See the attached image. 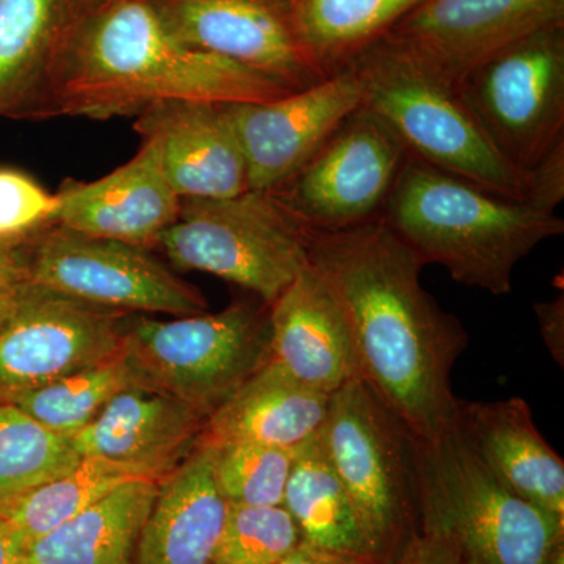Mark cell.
Returning <instances> with one entry per match:
<instances>
[{
  "mask_svg": "<svg viewBox=\"0 0 564 564\" xmlns=\"http://www.w3.org/2000/svg\"><path fill=\"white\" fill-rule=\"evenodd\" d=\"M536 313L541 336L552 358L560 367L564 366V295L560 293L551 302L536 303Z\"/></svg>",
  "mask_w": 564,
  "mask_h": 564,
  "instance_id": "cell-33",
  "label": "cell"
},
{
  "mask_svg": "<svg viewBox=\"0 0 564 564\" xmlns=\"http://www.w3.org/2000/svg\"><path fill=\"white\" fill-rule=\"evenodd\" d=\"M161 481L137 478L32 541L22 564H131Z\"/></svg>",
  "mask_w": 564,
  "mask_h": 564,
  "instance_id": "cell-24",
  "label": "cell"
},
{
  "mask_svg": "<svg viewBox=\"0 0 564 564\" xmlns=\"http://www.w3.org/2000/svg\"><path fill=\"white\" fill-rule=\"evenodd\" d=\"M80 458L70 437L0 402V508L68 473Z\"/></svg>",
  "mask_w": 564,
  "mask_h": 564,
  "instance_id": "cell-29",
  "label": "cell"
},
{
  "mask_svg": "<svg viewBox=\"0 0 564 564\" xmlns=\"http://www.w3.org/2000/svg\"><path fill=\"white\" fill-rule=\"evenodd\" d=\"M306 232L310 263L350 328L358 377L419 441L458 423L452 370L469 345L462 321L423 289V263L383 218Z\"/></svg>",
  "mask_w": 564,
  "mask_h": 564,
  "instance_id": "cell-1",
  "label": "cell"
},
{
  "mask_svg": "<svg viewBox=\"0 0 564 564\" xmlns=\"http://www.w3.org/2000/svg\"><path fill=\"white\" fill-rule=\"evenodd\" d=\"M122 355L137 383L187 403L207 419L272 359L270 306L236 302L220 313L159 321L129 314Z\"/></svg>",
  "mask_w": 564,
  "mask_h": 564,
  "instance_id": "cell-7",
  "label": "cell"
},
{
  "mask_svg": "<svg viewBox=\"0 0 564 564\" xmlns=\"http://www.w3.org/2000/svg\"><path fill=\"white\" fill-rule=\"evenodd\" d=\"M158 247L181 270L232 282L267 306L310 265L306 232L269 193L182 199Z\"/></svg>",
  "mask_w": 564,
  "mask_h": 564,
  "instance_id": "cell-8",
  "label": "cell"
},
{
  "mask_svg": "<svg viewBox=\"0 0 564 564\" xmlns=\"http://www.w3.org/2000/svg\"><path fill=\"white\" fill-rule=\"evenodd\" d=\"M128 315L25 284L0 326V402L120 355Z\"/></svg>",
  "mask_w": 564,
  "mask_h": 564,
  "instance_id": "cell-12",
  "label": "cell"
},
{
  "mask_svg": "<svg viewBox=\"0 0 564 564\" xmlns=\"http://www.w3.org/2000/svg\"><path fill=\"white\" fill-rule=\"evenodd\" d=\"M421 443V532L462 564H547L564 522L489 469L459 423Z\"/></svg>",
  "mask_w": 564,
  "mask_h": 564,
  "instance_id": "cell-5",
  "label": "cell"
},
{
  "mask_svg": "<svg viewBox=\"0 0 564 564\" xmlns=\"http://www.w3.org/2000/svg\"><path fill=\"white\" fill-rule=\"evenodd\" d=\"M29 284L28 243H0V292Z\"/></svg>",
  "mask_w": 564,
  "mask_h": 564,
  "instance_id": "cell-34",
  "label": "cell"
},
{
  "mask_svg": "<svg viewBox=\"0 0 564 564\" xmlns=\"http://www.w3.org/2000/svg\"><path fill=\"white\" fill-rule=\"evenodd\" d=\"M228 502L214 478L212 448L198 445L163 478L131 564H212Z\"/></svg>",
  "mask_w": 564,
  "mask_h": 564,
  "instance_id": "cell-22",
  "label": "cell"
},
{
  "mask_svg": "<svg viewBox=\"0 0 564 564\" xmlns=\"http://www.w3.org/2000/svg\"><path fill=\"white\" fill-rule=\"evenodd\" d=\"M459 426L511 491L564 522V462L521 397L459 404Z\"/></svg>",
  "mask_w": 564,
  "mask_h": 564,
  "instance_id": "cell-20",
  "label": "cell"
},
{
  "mask_svg": "<svg viewBox=\"0 0 564 564\" xmlns=\"http://www.w3.org/2000/svg\"><path fill=\"white\" fill-rule=\"evenodd\" d=\"M80 0H0V120L40 121Z\"/></svg>",
  "mask_w": 564,
  "mask_h": 564,
  "instance_id": "cell-23",
  "label": "cell"
},
{
  "mask_svg": "<svg viewBox=\"0 0 564 564\" xmlns=\"http://www.w3.org/2000/svg\"><path fill=\"white\" fill-rule=\"evenodd\" d=\"M210 448L215 484L226 502L259 507L284 502L295 452L250 443Z\"/></svg>",
  "mask_w": 564,
  "mask_h": 564,
  "instance_id": "cell-30",
  "label": "cell"
},
{
  "mask_svg": "<svg viewBox=\"0 0 564 564\" xmlns=\"http://www.w3.org/2000/svg\"><path fill=\"white\" fill-rule=\"evenodd\" d=\"M170 32L192 50L217 55L288 90L318 74L293 29L289 0H151Z\"/></svg>",
  "mask_w": 564,
  "mask_h": 564,
  "instance_id": "cell-13",
  "label": "cell"
},
{
  "mask_svg": "<svg viewBox=\"0 0 564 564\" xmlns=\"http://www.w3.org/2000/svg\"><path fill=\"white\" fill-rule=\"evenodd\" d=\"M137 478L141 477L118 464L98 456H82L68 473L0 508V518L21 534L25 544H31L87 510L118 486Z\"/></svg>",
  "mask_w": 564,
  "mask_h": 564,
  "instance_id": "cell-27",
  "label": "cell"
},
{
  "mask_svg": "<svg viewBox=\"0 0 564 564\" xmlns=\"http://www.w3.org/2000/svg\"><path fill=\"white\" fill-rule=\"evenodd\" d=\"M408 154L389 124L361 106L269 195L304 231H345L381 217Z\"/></svg>",
  "mask_w": 564,
  "mask_h": 564,
  "instance_id": "cell-10",
  "label": "cell"
},
{
  "mask_svg": "<svg viewBox=\"0 0 564 564\" xmlns=\"http://www.w3.org/2000/svg\"><path fill=\"white\" fill-rule=\"evenodd\" d=\"M302 541L284 505L228 503L212 564H276Z\"/></svg>",
  "mask_w": 564,
  "mask_h": 564,
  "instance_id": "cell-31",
  "label": "cell"
},
{
  "mask_svg": "<svg viewBox=\"0 0 564 564\" xmlns=\"http://www.w3.org/2000/svg\"><path fill=\"white\" fill-rule=\"evenodd\" d=\"M547 564H564L563 541H560V543L555 545L554 551L549 555Z\"/></svg>",
  "mask_w": 564,
  "mask_h": 564,
  "instance_id": "cell-39",
  "label": "cell"
},
{
  "mask_svg": "<svg viewBox=\"0 0 564 564\" xmlns=\"http://www.w3.org/2000/svg\"><path fill=\"white\" fill-rule=\"evenodd\" d=\"M564 25V0H422L389 36L455 85L516 41Z\"/></svg>",
  "mask_w": 564,
  "mask_h": 564,
  "instance_id": "cell-15",
  "label": "cell"
},
{
  "mask_svg": "<svg viewBox=\"0 0 564 564\" xmlns=\"http://www.w3.org/2000/svg\"><path fill=\"white\" fill-rule=\"evenodd\" d=\"M122 351L9 400L52 432L73 437L90 425L122 389L135 384Z\"/></svg>",
  "mask_w": 564,
  "mask_h": 564,
  "instance_id": "cell-28",
  "label": "cell"
},
{
  "mask_svg": "<svg viewBox=\"0 0 564 564\" xmlns=\"http://www.w3.org/2000/svg\"><path fill=\"white\" fill-rule=\"evenodd\" d=\"M399 564H462V562L447 545L421 534L408 545Z\"/></svg>",
  "mask_w": 564,
  "mask_h": 564,
  "instance_id": "cell-35",
  "label": "cell"
},
{
  "mask_svg": "<svg viewBox=\"0 0 564 564\" xmlns=\"http://www.w3.org/2000/svg\"><path fill=\"white\" fill-rule=\"evenodd\" d=\"M422 0H289L296 39L322 77L383 40Z\"/></svg>",
  "mask_w": 564,
  "mask_h": 564,
  "instance_id": "cell-26",
  "label": "cell"
},
{
  "mask_svg": "<svg viewBox=\"0 0 564 564\" xmlns=\"http://www.w3.org/2000/svg\"><path fill=\"white\" fill-rule=\"evenodd\" d=\"M362 101L361 77L348 65L272 101L229 104L247 162L248 191L270 193L284 184Z\"/></svg>",
  "mask_w": 564,
  "mask_h": 564,
  "instance_id": "cell-14",
  "label": "cell"
},
{
  "mask_svg": "<svg viewBox=\"0 0 564 564\" xmlns=\"http://www.w3.org/2000/svg\"><path fill=\"white\" fill-rule=\"evenodd\" d=\"M57 196L54 225L147 250L158 247L176 221L182 202L163 172L158 148L148 140L120 169L101 180L66 181Z\"/></svg>",
  "mask_w": 564,
  "mask_h": 564,
  "instance_id": "cell-16",
  "label": "cell"
},
{
  "mask_svg": "<svg viewBox=\"0 0 564 564\" xmlns=\"http://www.w3.org/2000/svg\"><path fill=\"white\" fill-rule=\"evenodd\" d=\"M500 158L524 173L564 155V25L516 41L456 84Z\"/></svg>",
  "mask_w": 564,
  "mask_h": 564,
  "instance_id": "cell-9",
  "label": "cell"
},
{
  "mask_svg": "<svg viewBox=\"0 0 564 564\" xmlns=\"http://www.w3.org/2000/svg\"><path fill=\"white\" fill-rule=\"evenodd\" d=\"M282 505L295 519L303 543L373 562L361 522L322 434L295 451Z\"/></svg>",
  "mask_w": 564,
  "mask_h": 564,
  "instance_id": "cell-25",
  "label": "cell"
},
{
  "mask_svg": "<svg viewBox=\"0 0 564 564\" xmlns=\"http://www.w3.org/2000/svg\"><path fill=\"white\" fill-rule=\"evenodd\" d=\"M288 93L269 77L182 43L151 0H91L80 3L40 121L137 118L159 102H267Z\"/></svg>",
  "mask_w": 564,
  "mask_h": 564,
  "instance_id": "cell-2",
  "label": "cell"
},
{
  "mask_svg": "<svg viewBox=\"0 0 564 564\" xmlns=\"http://www.w3.org/2000/svg\"><path fill=\"white\" fill-rule=\"evenodd\" d=\"M276 564H377L370 560L358 556L336 554V552L323 551L307 543H300Z\"/></svg>",
  "mask_w": 564,
  "mask_h": 564,
  "instance_id": "cell-36",
  "label": "cell"
},
{
  "mask_svg": "<svg viewBox=\"0 0 564 564\" xmlns=\"http://www.w3.org/2000/svg\"><path fill=\"white\" fill-rule=\"evenodd\" d=\"M57 193L47 192L31 174L0 166V243L24 245L54 225Z\"/></svg>",
  "mask_w": 564,
  "mask_h": 564,
  "instance_id": "cell-32",
  "label": "cell"
},
{
  "mask_svg": "<svg viewBox=\"0 0 564 564\" xmlns=\"http://www.w3.org/2000/svg\"><path fill=\"white\" fill-rule=\"evenodd\" d=\"M29 284L124 314L207 313L209 303L147 248L52 225L28 242Z\"/></svg>",
  "mask_w": 564,
  "mask_h": 564,
  "instance_id": "cell-11",
  "label": "cell"
},
{
  "mask_svg": "<svg viewBox=\"0 0 564 564\" xmlns=\"http://www.w3.org/2000/svg\"><path fill=\"white\" fill-rule=\"evenodd\" d=\"M322 440L377 564L421 536V443L361 378L332 395Z\"/></svg>",
  "mask_w": 564,
  "mask_h": 564,
  "instance_id": "cell-6",
  "label": "cell"
},
{
  "mask_svg": "<svg viewBox=\"0 0 564 564\" xmlns=\"http://www.w3.org/2000/svg\"><path fill=\"white\" fill-rule=\"evenodd\" d=\"M207 417L169 393L135 383L118 392L73 440L80 456H98L148 480L162 481L202 440Z\"/></svg>",
  "mask_w": 564,
  "mask_h": 564,
  "instance_id": "cell-18",
  "label": "cell"
},
{
  "mask_svg": "<svg viewBox=\"0 0 564 564\" xmlns=\"http://www.w3.org/2000/svg\"><path fill=\"white\" fill-rule=\"evenodd\" d=\"M270 350L285 372L326 395L358 377L343 307L311 263L270 306Z\"/></svg>",
  "mask_w": 564,
  "mask_h": 564,
  "instance_id": "cell-19",
  "label": "cell"
},
{
  "mask_svg": "<svg viewBox=\"0 0 564 564\" xmlns=\"http://www.w3.org/2000/svg\"><path fill=\"white\" fill-rule=\"evenodd\" d=\"M332 395L270 359L207 419L199 445L250 443L299 451L322 433Z\"/></svg>",
  "mask_w": 564,
  "mask_h": 564,
  "instance_id": "cell-21",
  "label": "cell"
},
{
  "mask_svg": "<svg viewBox=\"0 0 564 564\" xmlns=\"http://www.w3.org/2000/svg\"><path fill=\"white\" fill-rule=\"evenodd\" d=\"M91 2V0H80V3Z\"/></svg>",
  "mask_w": 564,
  "mask_h": 564,
  "instance_id": "cell-40",
  "label": "cell"
},
{
  "mask_svg": "<svg viewBox=\"0 0 564 564\" xmlns=\"http://www.w3.org/2000/svg\"><path fill=\"white\" fill-rule=\"evenodd\" d=\"M25 545L21 534L0 518V564H22Z\"/></svg>",
  "mask_w": 564,
  "mask_h": 564,
  "instance_id": "cell-37",
  "label": "cell"
},
{
  "mask_svg": "<svg viewBox=\"0 0 564 564\" xmlns=\"http://www.w3.org/2000/svg\"><path fill=\"white\" fill-rule=\"evenodd\" d=\"M555 210L497 195L408 154L381 218L423 265L436 263L459 284L502 296L513 291L516 265L564 232Z\"/></svg>",
  "mask_w": 564,
  "mask_h": 564,
  "instance_id": "cell-3",
  "label": "cell"
},
{
  "mask_svg": "<svg viewBox=\"0 0 564 564\" xmlns=\"http://www.w3.org/2000/svg\"><path fill=\"white\" fill-rule=\"evenodd\" d=\"M228 106L165 101L135 118L133 129L158 148L163 172L181 199L248 192L247 162Z\"/></svg>",
  "mask_w": 564,
  "mask_h": 564,
  "instance_id": "cell-17",
  "label": "cell"
},
{
  "mask_svg": "<svg viewBox=\"0 0 564 564\" xmlns=\"http://www.w3.org/2000/svg\"><path fill=\"white\" fill-rule=\"evenodd\" d=\"M362 106L389 124L408 152L486 191L556 209L564 198V155L540 173L514 169L494 150L459 98L454 80L386 35L350 63Z\"/></svg>",
  "mask_w": 564,
  "mask_h": 564,
  "instance_id": "cell-4",
  "label": "cell"
},
{
  "mask_svg": "<svg viewBox=\"0 0 564 564\" xmlns=\"http://www.w3.org/2000/svg\"><path fill=\"white\" fill-rule=\"evenodd\" d=\"M24 285L13 289V291L0 292V326L9 321L10 315L13 314L14 307L20 302L21 291Z\"/></svg>",
  "mask_w": 564,
  "mask_h": 564,
  "instance_id": "cell-38",
  "label": "cell"
}]
</instances>
